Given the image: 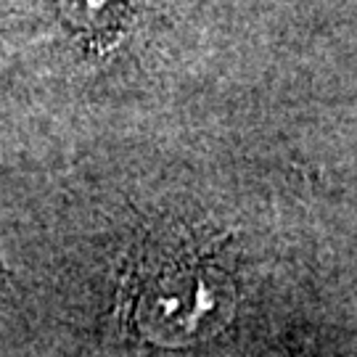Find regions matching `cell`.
I'll use <instances>...</instances> for the list:
<instances>
[{
    "instance_id": "1",
    "label": "cell",
    "mask_w": 357,
    "mask_h": 357,
    "mask_svg": "<svg viewBox=\"0 0 357 357\" xmlns=\"http://www.w3.org/2000/svg\"><path fill=\"white\" fill-rule=\"evenodd\" d=\"M236 289L215 255L178 249L149 255L128 289V315L153 344L183 347L228 323Z\"/></svg>"
}]
</instances>
